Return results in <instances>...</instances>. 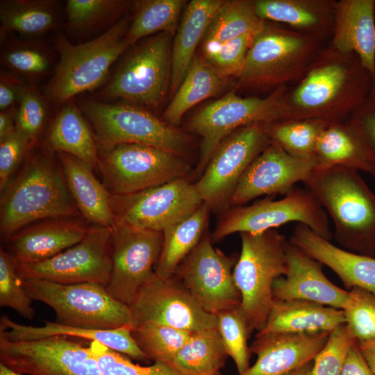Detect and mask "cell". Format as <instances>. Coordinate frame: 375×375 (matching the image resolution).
Instances as JSON below:
<instances>
[{"mask_svg":"<svg viewBox=\"0 0 375 375\" xmlns=\"http://www.w3.org/2000/svg\"><path fill=\"white\" fill-rule=\"evenodd\" d=\"M313 161L316 167H343L372 173L365 143L350 119L328 124L317 140Z\"/></svg>","mask_w":375,"mask_h":375,"instance_id":"4dcf8cb0","label":"cell"},{"mask_svg":"<svg viewBox=\"0 0 375 375\" xmlns=\"http://www.w3.org/2000/svg\"><path fill=\"white\" fill-rule=\"evenodd\" d=\"M328 44L338 51L356 53L375 81V0L338 1Z\"/></svg>","mask_w":375,"mask_h":375,"instance_id":"484cf974","label":"cell"},{"mask_svg":"<svg viewBox=\"0 0 375 375\" xmlns=\"http://www.w3.org/2000/svg\"><path fill=\"white\" fill-rule=\"evenodd\" d=\"M290 222L308 226L328 241L333 236L328 215L317 199L306 188H294L278 200L266 198L227 208L211 238L217 242L235 233H260Z\"/></svg>","mask_w":375,"mask_h":375,"instance_id":"8fae6325","label":"cell"},{"mask_svg":"<svg viewBox=\"0 0 375 375\" xmlns=\"http://www.w3.org/2000/svg\"><path fill=\"white\" fill-rule=\"evenodd\" d=\"M17 263L4 249L0 250V306L10 308L24 318L32 319L35 310L17 271Z\"/></svg>","mask_w":375,"mask_h":375,"instance_id":"ee69618b","label":"cell"},{"mask_svg":"<svg viewBox=\"0 0 375 375\" xmlns=\"http://www.w3.org/2000/svg\"><path fill=\"white\" fill-rule=\"evenodd\" d=\"M97 167L111 194L126 195L187 178L183 156L145 144H98Z\"/></svg>","mask_w":375,"mask_h":375,"instance_id":"30bf717a","label":"cell"},{"mask_svg":"<svg viewBox=\"0 0 375 375\" xmlns=\"http://www.w3.org/2000/svg\"><path fill=\"white\" fill-rule=\"evenodd\" d=\"M374 84L356 53L328 44L302 78L287 87L285 119L347 121L371 95Z\"/></svg>","mask_w":375,"mask_h":375,"instance_id":"6da1fadb","label":"cell"},{"mask_svg":"<svg viewBox=\"0 0 375 375\" xmlns=\"http://www.w3.org/2000/svg\"><path fill=\"white\" fill-rule=\"evenodd\" d=\"M210 207L203 203L181 221L162 231L163 244L155 267V275L166 278L175 274L182 260L208 231Z\"/></svg>","mask_w":375,"mask_h":375,"instance_id":"1f68e13d","label":"cell"},{"mask_svg":"<svg viewBox=\"0 0 375 375\" xmlns=\"http://www.w3.org/2000/svg\"><path fill=\"white\" fill-rule=\"evenodd\" d=\"M265 22L256 14L254 1H223L214 15L201 42V53L246 33L256 34Z\"/></svg>","mask_w":375,"mask_h":375,"instance_id":"e575fe53","label":"cell"},{"mask_svg":"<svg viewBox=\"0 0 375 375\" xmlns=\"http://www.w3.org/2000/svg\"><path fill=\"white\" fill-rule=\"evenodd\" d=\"M68 190L78 210L97 226L111 228L115 224L110 193L95 177L92 167L69 153L57 152Z\"/></svg>","mask_w":375,"mask_h":375,"instance_id":"83f0119b","label":"cell"},{"mask_svg":"<svg viewBox=\"0 0 375 375\" xmlns=\"http://www.w3.org/2000/svg\"><path fill=\"white\" fill-rule=\"evenodd\" d=\"M0 20L4 31L35 37L58 26V10L53 1H1Z\"/></svg>","mask_w":375,"mask_h":375,"instance_id":"8d00e7d4","label":"cell"},{"mask_svg":"<svg viewBox=\"0 0 375 375\" xmlns=\"http://www.w3.org/2000/svg\"><path fill=\"white\" fill-rule=\"evenodd\" d=\"M312 365L313 360L297 368L287 375H311Z\"/></svg>","mask_w":375,"mask_h":375,"instance_id":"6f0895ef","label":"cell"},{"mask_svg":"<svg viewBox=\"0 0 375 375\" xmlns=\"http://www.w3.org/2000/svg\"><path fill=\"white\" fill-rule=\"evenodd\" d=\"M111 240L112 272L106 288L115 299L128 306L155 275L153 266L162 251L163 233L115 222Z\"/></svg>","mask_w":375,"mask_h":375,"instance_id":"e0dca14e","label":"cell"},{"mask_svg":"<svg viewBox=\"0 0 375 375\" xmlns=\"http://www.w3.org/2000/svg\"><path fill=\"white\" fill-rule=\"evenodd\" d=\"M49 148L69 153L96 167L98 144L83 115L72 101L65 103L55 118L48 136Z\"/></svg>","mask_w":375,"mask_h":375,"instance_id":"836d02e7","label":"cell"},{"mask_svg":"<svg viewBox=\"0 0 375 375\" xmlns=\"http://www.w3.org/2000/svg\"><path fill=\"white\" fill-rule=\"evenodd\" d=\"M185 3L183 0L135 1L134 15L125 37L126 42L131 47L142 38L158 32L172 33Z\"/></svg>","mask_w":375,"mask_h":375,"instance_id":"74e56055","label":"cell"},{"mask_svg":"<svg viewBox=\"0 0 375 375\" xmlns=\"http://www.w3.org/2000/svg\"><path fill=\"white\" fill-rule=\"evenodd\" d=\"M128 306L132 328L145 323L192 333L217 327V316L206 312L175 274L166 278L154 275Z\"/></svg>","mask_w":375,"mask_h":375,"instance_id":"9a60e30c","label":"cell"},{"mask_svg":"<svg viewBox=\"0 0 375 375\" xmlns=\"http://www.w3.org/2000/svg\"><path fill=\"white\" fill-rule=\"evenodd\" d=\"M267 124L256 123L238 128L214 151L203 173L194 183L200 198L211 210L228 207L241 176L271 143Z\"/></svg>","mask_w":375,"mask_h":375,"instance_id":"4fadbf2b","label":"cell"},{"mask_svg":"<svg viewBox=\"0 0 375 375\" xmlns=\"http://www.w3.org/2000/svg\"><path fill=\"white\" fill-rule=\"evenodd\" d=\"M349 119L365 143L372 163L371 175L375 178V95L371 94Z\"/></svg>","mask_w":375,"mask_h":375,"instance_id":"816d5d0a","label":"cell"},{"mask_svg":"<svg viewBox=\"0 0 375 375\" xmlns=\"http://www.w3.org/2000/svg\"><path fill=\"white\" fill-rule=\"evenodd\" d=\"M328 124L311 118L282 119L269 123L267 133L270 141L288 153L313 161L319 137Z\"/></svg>","mask_w":375,"mask_h":375,"instance_id":"f35d334b","label":"cell"},{"mask_svg":"<svg viewBox=\"0 0 375 375\" xmlns=\"http://www.w3.org/2000/svg\"><path fill=\"white\" fill-rule=\"evenodd\" d=\"M346 323L344 311L317 303L276 300L259 333L331 332Z\"/></svg>","mask_w":375,"mask_h":375,"instance_id":"f1b7e54d","label":"cell"},{"mask_svg":"<svg viewBox=\"0 0 375 375\" xmlns=\"http://www.w3.org/2000/svg\"><path fill=\"white\" fill-rule=\"evenodd\" d=\"M22 281L32 300L54 310L59 324L97 330L131 326L128 306L115 299L103 285L60 284L37 278Z\"/></svg>","mask_w":375,"mask_h":375,"instance_id":"52a82bcc","label":"cell"},{"mask_svg":"<svg viewBox=\"0 0 375 375\" xmlns=\"http://www.w3.org/2000/svg\"><path fill=\"white\" fill-rule=\"evenodd\" d=\"M326 45L288 27L265 22L253 38L235 88L274 90L297 83Z\"/></svg>","mask_w":375,"mask_h":375,"instance_id":"277c9868","label":"cell"},{"mask_svg":"<svg viewBox=\"0 0 375 375\" xmlns=\"http://www.w3.org/2000/svg\"><path fill=\"white\" fill-rule=\"evenodd\" d=\"M0 375H24L18 373L0 362Z\"/></svg>","mask_w":375,"mask_h":375,"instance_id":"680465c9","label":"cell"},{"mask_svg":"<svg viewBox=\"0 0 375 375\" xmlns=\"http://www.w3.org/2000/svg\"><path fill=\"white\" fill-rule=\"evenodd\" d=\"M226 78L219 74L202 58L195 54L188 71L162 115L168 124H178L184 114L195 105L217 96L226 85Z\"/></svg>","mask_w":375,"mask_h":375,"instance_id":"d6a6232c","label":"cell"},{"mask_svg":"<svg viewBox=\"0 0 375 375\" xmlns=\"http://www.w3.org/2000/svg\"><path fill=\"white\" fill-rule=\"evenodd\" d=\"M17 271L22 281L37 278L60 284L94 283L106 287L112 272L111 228H90L85 238L75 245L41 262L17 263Z\"/></svg>","mask_w":375,"mask_h":375,"instance_id":"5bb4252c","label":"cell"},{"mask_svg":"<svg viewBox=\"0 0 375 375\" xmlns=\"http://www.w3.org/2000/svg\"><path fill=\"white\" fill-rule=\"evenodd\" d=\"M115 222L162 231L185 219L203 202L187 178L126 195L110 194Z\"/></svg>","mask_w":375,"mask_h":375,"instance_id":"2e32d148","label":"cell"},{"mask_svg":"<svg viewBox=\"0 0 375 375\" xmlns=\"http://www.w3.org/2000/svg\"><path fill=\"white\" fill-rule=\"evenodd\" d=\"M302 183L333 219L338 244L375 258V194L358 172L315 167Z\"/></svg>","mask_w":375,"mask_h":375,"instance_id":"7a4b0ae2","label":"cell"},{"mask_svg":"<svg viewBox=\"0 0 375 375\" xmlns=\"http://www.w3.org/2000/svg\"><path fill=\"white\" fill-rule=\"evenodd\" d=\"M235 259L213 247L208 231L177 267L175 275L199 305L217 315L241 304L232 267Z\"/></svg>","mask_w":375,"mask_h":375,"instance_id":"d6986e66","label":"cell"},{"mask_svg":"<svg viewBox=\"0 0 375 375\" xmlns=\"http://www.w3.org/2000/svg\"><path fill=\"white\" fill-rule=\"evenodd\" d=\"M287 272L276 278L272 286L276 300L300 299L343 310L350 292L330 281L322 264L310 258L288 241L286 247Z\"/></svg>","mask_w":375,"mask_h":375,"instance_id":"44dd1931","label":"cell"},{"mask_svg":"<svg viewBox=\"0 0 375 375\" xmlns=\"http://www.w3.org/2000/svg\"><path fill=\"white\" fill-rule=\"evenodd\" d=\"M89 348L98 362L101 375H190L171 363L153 362L147 366L135 364L124 354L96 341L90 342ZM216 375L222 374L219 372Z\"/></svg>","mask_w":375,"mask_h":375,"instance_id":"7bdbcfd3","label":"cell"},{"mask_svg":"<svg viewBox=\"0 0 375 375\" xmlns=\"http://www.w3.org/2000/svg\"><path fill=\"white\" fill-rule=\"evenodd\" d=\"M130 326L116 329L97 330L73 327L46 321L42 326L17 323L6 315L0 319V335L10 341H29L53 336L74 337L96 341L106 347L143 363H149L135 341Z\"/></svg>","mask_w":375,"mask_h":375,"instance_id":"4316f807","label":"cell"},{"mask_svg":"<svg viewBox=\"0 0 375 375\" xmlns=\"http://www.w3.org/2000/svg\"><path fill=\"white\" fill-rule=\"evenodd\" d=\"M15 115L16 128L33 142L40 132L46 118L45 103L34 87H26Z\"/></svg>","mask_w":375,"mask_h":375,"instance_id":"681fc988","label":"cell"},{"mask_svg":"<svg viewBox=\"0 0 375 375\" xmlns=\"http://www.w3.org/2000/svg\"><path fill=\"white\" fill-rule=\"evenodd\" d=\"M26 86L14 76L1 73L0 77V110L3 111L13 108L20 97Z\"/></svg>","mask_w":375,"mask_h":375,"instance_id":"f5cc1de1","label":"cell"},{"mask_svg":"<svg viewBox=\"0 0 375 375\" xmlns=\"http://www.w3.org/2000/svg\"><path fill=\"white\" fill-rule=\"evenodd\" d=\"M254 35L244 34L214 50L201 53V56L222 76L236 78L243 67Z\"/></svg>","mask_w":375,"mask_h":375,"instance_id":"c3c4849f","label":"cell"},{"mask_svg":"<svg viewBox=\"0 0 375 375\" xmlns=\"http://www.w3.org/2000/svg\"><path fill=\"white\" fill-rule=\"evenodd\" d=\"M170 34L159 33L132 51L97 94L98 98L159 106L169 88Z\"/></svg>","mask_w":375,"mask_h":375,"instance_id":"7c38bea8","label":"cell"},{"mask_svg":"<svg viewBox=\"0 0 375 375\" xmlns=\"http://www.w3.org/2000/svg\"><path fill=\"white\" fill-rule=\"evenodd\" d=\"M80 107L99 145L140 144L181 156L191 145L185 133L138 106L86 99Z\"/></svg>","mask_w":375,"mask_h":375,"instance_id":"ba28073f","label":"cell"},{"mask_svg":"<svg viewBox=\"0 0 375 375\" xmlns=\"http://www.w3.org/2000/svg\"><path fill=\"white\" fill-rule=\"evenodd\" d=\"M222 0H192L185 7L171 51L169 90L174 95L181 83Z\"/></svg>","mask_w":375,"mask_h":375,"instance_id":"f546056e","label":"cell"},{"mask_svg":"<svg viewBox=\"0 0 375 375\" xmlns=\"http://www.w3.org/2000/svg\"><path fill=\"white\" fill-rule=\"evenodd\" d=\"M132 335L149 361L170 363L192 335V332L145 323L134 327Z\"/></svg>","mask_w":375,"mask_h":375,"instance_id":"ab89813d","label":"cell"},{"mask_svg":"<svg viewBox=\"0 0 375 375\" xmlns=\"http://www.w3.org/2000/svg\"><path fill=\"white\" fill-rule=\"evenodd\" d=\"M357 342L360 353L375 375V338Z\"/></svg>","mask_w":375,"mask_h":375,"instance_id":"9f6ffc18","label":"cell"},{"mask_svg":"<svg viewBox=\"0 0 375 375\" xmlns=\"http://www.w3.org/2000/svg\"><path fill=\"white\" fill-rule=\"evenodd\" d=\"M0 362L24 375H101L90 349L64 336L10 341L0 335Z\"/></svg>","mask_w":375,"mask_h":375,"instance_id":"ac0fdd59","label":"cell"},{"mask_svg":"<svg viewBox=\"0 0 375 375\" xmlns=\"http://www.w3.org/2000/svg\"><path fill=\"white\" fill-rule=\"evenodd\" d=\"M289 241L310 258L331 269L347 289L358 287L375 294V258L336 247L301 223L294 226Z\"/></svg>","mask_w":375,"mask_h":375,"instance_id":"603a6c76","label":"cell"},{"mask_svg":"<svg viewBox=\"0 0 375 375\" xmlns=\"http://www.w3.org/2000/svg\"><path fill=\"white\" fill-rule=\"evenodd\" d=\"M129 26L128 18H122L97 38L76 45L60 35L55 43L60 60L46 91L49 99L66 103L103 84L112 64L130 47L125 41Z\"/></svg>","mask_w":375,"mask_h":375,"instance_id":"5b68a950","label":"cell"},{"mask_svg":"<svg viewBox=\"0 0 375 375\" xmlns=\"http://www.w3.org/2000/svg\"><path fill=\"white\" fill-rule=\"evenodd\" d=\"M33 142L17 128L0 140V188L3 190Z\"/></svg>","mask_w":375,"mask_h":375,"instance_id":"f907efd6","label":"cell"},{"mask_svg":"<svg viewBox=\"0 0 375 375\" xmlns=\"http://www.w3.org/2000/svg\"><path fill=\"white\" fill-rule=\"evenodd\" d=\"M71 218L50 219L25 227L8 242L9 253L18 264L51 258L81 241L89 228Z\"/></svg>","mask_w":375,"mask_h":375,"instance_id":"cb8c5ba5","label":"cell"},{"mask_svg":"<svg viewBox=\"0 0 375 375\" xmlns=\"http://www.w3.org/2000/svg\"><path fill=\"white\" fill-rule=\"evenodd\" d=\"M13 108L0 112V140L12 133L16 129Z\"/></svg>","mask_w":375,"mask_h":375,"instance_id":"11a10c76","label":"cell"},{"mask_svg":"<svg viewBox=\"0 0 375 375\" xmlns=\"http://www.w3.org/2000/svg\"><path fill=\"white\" fill-rule=\"evenodd\" d=\"M341 375H374L360 353L357 342L348 352Z\"/></svg>","mask_w":375,"mask_h":375,"instance_id":"db71d44e","label":"cell"},{"mask_svg":"<svg viewBox=\"0 0 375 375\" xmlns=\"http://www.w3.org/2000/svg\"><path fill=\"white\" fill-rule=\"evenodd\" d=\"M350 299L342 310L346 324L357 342L375 338V294L358 287L350 290Z\"/></svg>","mask_w":375,"mask_h":375,"instance_id":"f6af8a7d","label":"cell"},{"mask_svg":"<svg viewBox=\"0 0 375 375\" xmlns=\"http://www.w3.org/2000/svg\"><path fill=\"white\" fill-rule=\"evenodd\" d=\"M1 61L12 71L28 76L47 74L51 63L47 50L27 42L10 44L2 51Z\"/></svg>","mask_w":375,"mask_h":375,"instance_id":"7dc6e473","label":"cell"},{"mask_svg":"<svg viewBox=\"0 0 375 375\" xmlns=\"http://www.w3.org/2000/svg\"><path fill=\"white\" fill-rule=\"evenodd\" d=\"M131 4V1L123 0H68V25L76 31L97 28L115 21Z\"/></svg>","mask_w":375,"mask_h":375,"instance_id":"b9f144b4","label":"cell"},{"mask_svg":"<svg viewBox=\"0 0 375 375\" xmlns=\"http://www.w3.org/2000/svg\"><path fill=\"white\" fill-rule=\"evenodd\" d=\"M315 167L313 161L292 156L271 142L241 176L228 206H240L262 195L285 194Z\"/></svg>","mask_w":375,"mask_h":375,"instance_id":"ffe728a7","label":"cell"},{"mask_svg":"<svg viewBox=\"0 0 375 375\" xmlns=\"http://www.w3.org/2000/svg\"><path fill=\"white\" fill-rule=\"evenodd\" d=\"M335 0H255L257 15L265 22L282 24L303 35L325 42L335 27Z\"/></svg>","mask_w":375,"mask_h":375,"instance_id":"d4e9b609","label":"cell"},{"mask_svg":"<svg viewBox=\"0 0 375 375\" xmlns=\"http://www.w3.org/2000/svg\"><path fill=\"white\" fill-rule=\"evenodd\" d=\"M217 330L228 356L233 360L238 374L250 367V349L247 341L252 333L241 304L216 315Z\"/></svg>","mask_w":375,"mask_h":375,"instance_id":"60d3db41","label":"cell"},{"mask_svg":"<svg viewBox=\"0 0 375 375\" xmlns=\"http://www.w3.org/2000/svg\"><path fill=\"white\" fill-rule=\"evenodd\" d=\"M242 249L233 276L251 333L265 326L274 301V281L287 272L288 241L276 228L240 233Z\"/></svg>","mask_w":375,"mask_h":375,"instance_id":"8992f818","label":"cell"},{"mask_svg":"<svg viewBox=\"0 0 375 375\" xmlns=\"http://www.w3.org/2000/svg\"><path fill=\"white\" fill-rule=\"evenodd\" d=\"M79 214L60 165L50 154H35L1 197V235L8 241L39 219L74 218Z\"/></svg>","mask_w":375,"mask_h":375,"instance_id":"3957f363","label":"cell"},{"mask_svg":"<svg viewBox=\"0 0 375 375\" xmlns=\"http://www.w3.org/2000/svg\"><path fill=\"white\" fill-rule=\"evenodd\" d=\"M288 86H280L265 97H242L235 88L194 114L187 126L189 131L201 138L194 177L201 175L217 147L235 131L251 124L287 118L284 94Z\"/></svg>","mask_w":375,"mask_h":375,"instance_id":"9c48e42d","label":"cell"},{"mask_svg":"<svg viewBox=\"0 0 375 375\" xmlns=\"http://www.w3.org/2000/svg\"><path fill=\"white\" fill-rule=\"evenodd\" d=\"M330 332L259 333L251 344L257 356L253 366L238 375H287L312 361L326 344Z\"/></svg>","mask_w":375,"mask_h":375,"instance_id":"7402d4cb","label":"cell"},{"mask_svg":"<svg viewBox=\"0 0 375 375\" xmlns=\"http://www.w3.org/2000/svg\"><path fill=\"white\" fill-rule=\"evenodd\" d=\"M371 94L375 95V84L374 85L373 90Z\"/></svg>","mask_w":375,"mask_h":375,"instance_id":"91938a15","label":"cell"},{"mask_svg":"<svg viewBox=\"0 0 375 375\" xmlns=\"http://www.w3.org/2000/svg\"><path fill=\"white\" fill-rule=\"evenodd\" d=\"M356 342L346 324L336 327L313 360L311 375H341L348 352Z\"/></svg>","mask_w":375,"mask_h":375,"instance_id":"bcb514c9","label":"cell"},{"mask_svg":"<svg viewBox=\"0 0 375 375\" xmlns=\"http://www.w3.org/2000/svg\"><path fill=\"white\" fill-rule=\"evenodd\" d=\"M228 356L217 328H211L193 332L170 363L190 375H216Z\"/></svg>","mask_w":375,"mask_h":375,"instance_id":"d590c367","label":"cell"}]
</instances>
